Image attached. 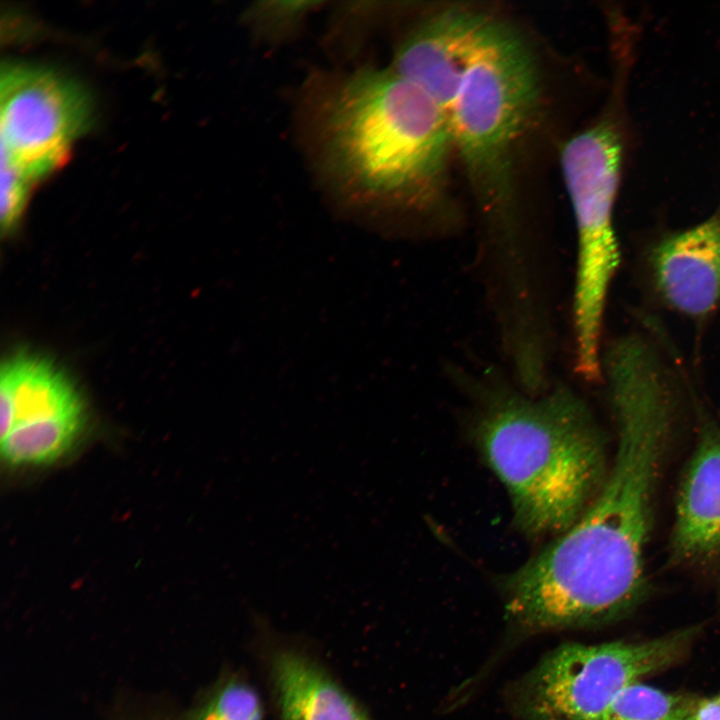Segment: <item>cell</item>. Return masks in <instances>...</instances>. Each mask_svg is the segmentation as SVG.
Masks as SVG:
<instances>
[{
	"mask_svg": "<svg viewBox=\"0 0 720 720\" xmlns=\"http://www.w3.org/2000/svg\"><path fill=\"white\" fill-rule=\"evenodd\" d=\"M1 456L14 467L50 465L67 454L85 423L71 383L46 360L17 355L1 369Z\"/></svg>",
	"mask_w": 720,
	"mask_h": 720,
	"instance_id": "cell-8",
	"label": "cell"
},
{
	"mask_svg": "<svg viewBox=\"0 0 720 720\" xmlns=\"http://www.w3.org/2000/svg\"><path fill=\"white\" fill-rule=\"evenodd\" d=\"M697 632L693 627L644 642L563 645L520 680L513 703L528 720H602L624 688L684 656Z\"/></svg>",
	"mask_w": 720,
	"mask_h": 720,
	"instance_id": "cell-6",
	"label": "cell"
},
{
	"mask_svg": "<svg viewBox=\"0 0 720 720\" xmlns=\"http://www.w3.org/2000/svg\"><path fill=\"white\" fill-rule=\"evenodd\" d=\"M31 184L17 172L1 164V230L10 232L17 224L25 206Z\"/></svg>",
	"mask_w": 720,
	"mask_h": 720,
	"instance_id": "cell-14",
	"label": "cell"
},
{
	"mask_svg": "<svg viewBox=\"0 0 720 720\" xmlns=\"http://www.w3.org/2000/svg\"><path fill=\"white\" fill-rule=\"evenodd\" d=\"M191 720H263V706L252 686L233 680L218 689Z\"/></svg>",
	"mask_w": 720,
	"mask_h": 720,
	"instance_id": "cell-13",
	"label": "cell"
},
{
	"mask_svg": "<svg viewBox=\"0 0 720 720\" xmlns=\"http://www.w3.org/2000/svg\"><path fill=\"white\" fill-rule=\"evenodd\" d=\"M698 700L637 681L616 696L602 720H691Z\"/></svg>",
	"mask_w": 720,
	"mask_h": 720,
	"instance_id": "cell-12",
	"label": "cell"
},
{
	"mask_svg": "<svg viewBox=\"0 0 720 720\" xmlns=\"http://www.w3.org/2000/svg\"><path fill=\"white\" fill-rule=\"evenodd\" d=\"M647 266L659 298L670 309L701 319L720 302V212L653 243Z\"/></svg>",
	"mask_w": 720,
	"mask_h": 720,
	"instance_id": "cell-9",
	"label": "cell"
},
{
	"mask_svg": "<svg viewBox=\"0 0 720 720\" xmlns=\"http://www.w3.org/2000/svg\"><path fill=\"white\" fill-rule=\"evenodd\" d=\"M1 164L32 185L66 158L91 122L85 91L48 68L2 64Z\"/></svg>",
	"mask_w": 720,
	"mask_h": 720,
	"instance_id": "cell-7",
	"label": "cell"
},
{
	"mask_svg": "<svg viewBox=\"0 0 720 720\" xmlns=\"http://www.w3.org/2000/svg\"><path fill=\"white\" fill-rule=\"evenodd\" d=\"M611 403L618 446L597 495L572 526L502 581L506 615L525 630L610 622L645 594L644 552L675 399L657 384L630 382Z\"/></svg>",
	"mask_w": 720,
	"mask_h": 720,
	"instance_id": "cell-1",
	"label": "cell"
},
{
	"mask_svg": "<svg viewBox=\"0 0 720 720\" xmlns=\"http://www.w3.org/2000/svg\"><path fill=\"white\" fill-rule=\"evenodd\" d=\"M272 675L282 720H371L324 670L294 651H281Z\"/></svg>",
	"mask_w": 720,
	"mask_h": 720,
	"instance_id": "cell-11",
	"label": "cell"
},
{
	"mask_svg": "<svg viewBox=\"0 0 720 720\" xmlns=\"http://www.w3.org/2000/svg\"><path fill=\"white\" fill-rule=\"evenodd\" d=\"M691 720H720V692L712 697L699 699Z\"/></svg>",
	"mask_w": 720,
	"mask_h": 720,
	"instance_id": "cell-15",
	"label": "cell"
},
{
	"mask_svg": "<svg viewBox=\"0 0 720 720\" xmlns=\"http://www.w3.org/2000/svg\"><path fill=\"white\" fill-rule=\"evenodd\" d=\"M680 560L720 556V428L706 423L683 475L672 534Z\"/></svg>",
	"mask_w": 720,
	"mask_h": 720,
	"instance_id": "cell-10",
	"label": "cell"
},
{
	"mask_svg": "<svg viewBox=\"0 0 720 720\" xmlns=\"http://www.w3.org/2000/svg\"><path fill=\"white\" fill-rule=\"evenodd\" d=\"M624 80L615 77L602 113L564 144L560 156L577 233L574 353L584 361L601 353L607 296L620 263L613 213L625 148L620 105Z\"/></svg>",
	"mask_w": 720,
	"mask_h": 720,
	"instance_id": "cell-5",
	"label": "cell"
},
{
	"mask_svg": "<svg viewBox=\"0 0 720 720\" xmlns=\"http://www.w3.org/2000/svg\"><path fill=\"white\" fill-rule=\"evenodd\" d=\"M393 69L441 109L482 212L510 234L515 151L539 100L525 43L494 16L451 8L403 41Z\"/></svg>",
	"mask_w": 720,
	"mask_h": 720,
	"instance_id": "cell-2",
	"label": "cell"
},
{
	"mask_svg": "<svg viewBox=\"0 0 720 720\" xmlns=\"http://www.w3.org/2000/svg\"><path fill=\"white\" fill-rule=\"evenodd\" d=\"M483 393L474 437L508 493L515 523L530 536L561 534L608 473L589 408L564 386L536 398L495 385Z\"/></svg>",
	"mask_w": 720,
	"mask_h": 720,
	"instance_id": "cell-3",
	"label": "cell"
},
{
	"mask_svg": "<svg viewBox=\"0 0 720 720\" xmlns=\"http://www.w3.org/2000/svg\"><path fill=\"white\" fill-rule=\"evenodd\" d=\"M336 168L360 189L426 208L444 192L454 149L432 98L393 69H365L338 91L327 119Z\"/></svg>",
	"mask_w": 720,
	"mask_h": 720,
	"instance_id": "cell-4",
	"label": "cell"
}]
</instances>
